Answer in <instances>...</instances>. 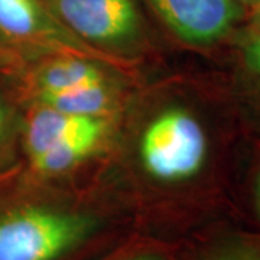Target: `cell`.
<instances>
[{
    "mask_svg": "<svg viewBox=\"0 0 260 260\" xmlns=\"http://www.w3.org/2000/svg\"><path fill=\"white\" fill-rule=\"evenodd\" d=\"M102 229L91 213L25 205L0 214V260H64Z\"/></svg>",
    "mask_w": 260,
    "mask_h": 260,
    "instance_id": "obj_1",
    "label": "cell"
},
{
    "mask_svg": "<svg viewBox=\"0 0 260 260\" xmlns=\"http://www.w3.org/2000/svg\"><path fill=\"white\" fill-rule=\"evenodd\" d=\"M214 153V139L204 120L184 107L160 113L140 140V158L150 177L184 184L203 177Z\"/></svg>",
    "mask_w": 260,
    "mask_h": 260,
    "instance_id": "obj_2",
    "label": "cell"
},
{
    "mask_svg": "<svg viewBox=\"0 0 260 260\" xmlns=\"http://www.w3.org/2000/svg\"><path fill=\"white\" fill-rule=\"evenodd\" d=\"M171 30L188 45L208 48L232 34L243 16L237 0H150Z\"/></svg>",
    "mask_w": 260,
    "mask_h": 260,
    "instance_id": "obj_3",
    "label": "cell"
},
{
    "mask_svg": "<svg viewBox=\"0 0 260 260\" xmlns=\"http://www.w3.org/2000/svg\"><path fill=\"white\" fill-rule=\"evenodd\" d=\"M52 5L75 35L97 44L121 45L139 32L132 0H52Z\"/></svg>",
    "mask_w": 260,
    "mask_h": 260,
    "instance_id": "obj_4",
    "label": "cell"
},
{
    "mask_svg": "<svg viewBox=\"0 0 260 260\" xmlns=\"http://www.w3.org/2000/svg\"><path fill=\"white\" fill-rule=\"evenodd\" d=\"M0 34L22 42L84 48L39 0H0Z\"/></svg>",
    "mask_w": 260,
    "mask_h": 260,
    "instance_id": "obj_5",
    "label": "cell"
},
{
    "mask_svg": "<svg viewBox=\"0 0 260 260\" xmlns=\"http://www.w3.org/2000/svg\"><path fill=\"white\" fill-rule=\"evenodd\" d=\"M100 119L104 117L74 116L41 104V107L29 116L26 124L25 146L29 159L37 158L51 146L91 127Z\"/></svg>",
    "mask_w": 260,
    "mask_h": 260,
    "instance_id": "obj_6",
    "label": "cell"
},
{
    "mask_svg": "<svg viewBox=\"0 0 260 260\" xmlns=\"http://www.w3.org/2000/svg\"><path fill=\"white\" fill-rule=\"evenodd\" d=\"M107 132L106 119H100L91 127L75 133L71 138L47 149L37 158L30 159L35 171L41 174H61L87 159L104 138Z\"/></svg>",
    "mask_w": 260,
    "mask_h": 260,
    "instance_id": "obj_7",
    "label": "cell"
},
{
    "mask_svg": "<svg viewBox=\"0 0 260 260\" xmlns=\"http://www.w3.org/2000/svg\"><path fill=\"white\" fill-rule=\"evenodd\" d=\"M38 99L42 106L83 117H104L113 104L112 90L106 81L61 93L38 94Z\"/></svg>",
    "mask_w": 260,
    "mask_h": 260,
    "instance_id": "obj_8",
    "label": "cell"
},
{
    "mask_svg": "<svg viewBox=\"0 0 260 260\" xmlns=\"http://www.w3.org/2000/svg\"><path fill=\"white\" fill-rule=\"evenodd\" d=\"M102 81H106L104 74L91 62L81 58H62L39 73L38 94L61 93Z\"/></svg>",
    "mask_w": 260,
    "mask_h": 260,
    "instance_id": "obj_9",
    "label": "cell"
},
{
    "mask_svg": "<svg viewBox=\"0 0 260 260\" xmlns=\"http://www.w3.org/2000/svg\"><path fill=\"white\" fill-rule=\"evenodd\" d=\"M195 260H260V233L221 230L200 247Z\"/></svg>",
    "mask_w": 260,
    "mask_h": 260,
    "instance_id": "obj_10",
    "label": "cell"
},
{
    "mask_svg": "<svg viewBox=\"0 0 260 260\" xmlns=\"http://www.w3.org/2000/svg\"><path fill=\"white\" fill-rule=\"evenodd\" d=\"M239 59L243 80L260 113V29H254V32L243 41Z\"/></svg>",
    "mask_w": 260,
    "mask_h": 260,
    "instance_id": "obj_11",
    "label": "cell"
},
{
    "mask_svg": "<svg viewBox=\"0 0 260 260\" xmlns=\"http://www.w3.org/2000/svg\"><path fill=\"white\" fill-rule=\"evenodd\" d=\"M250 203L253 215L260 223V158L257 165H256V169L253 172V178H251Z\"/></svg>",
    "mask_w": 260,
    "mask_h": 260,
    "instance_id": "obj_12",
    "label": "cell"
},
{
    "mask_svg": "<svg viewBox=\"0 0 260 260\" xmlns=\"http://www.w3.org/2000/svg\"><path fill=\"white\" fill-rule=\"evenodd\" d=\"M119 260H172L171 256L164 251L155 250V249H143V250L135 251L132 254H127Z\"/></svg>",
    "mask_w": 260,
    "mask_h": 260,
    "instance_id": "obj_13",
    "label": "cell"
},
{
    "mask_svg": "<svg viewBox=\"0 0 260 260\" xmlns=\"http://www.w3.org/2000/svg\"><path fill=\"white\" fill-rule=\"evenodd\" d=\"M5 129H6V112H5V109L0 106V139L3 138Z\"/></svg>",
    "mask_w": 260,
    "mask_h": 260,
    "instance_id": "obj_14",
    "label": "cell"
},
{
    "mask_svg": "<svg viewBox=\"0 0 260 260\" xmlns=\"http://www.w3.org/2000/svg\"><path fill=\"white\" fill-rule=\"evenodd\" d=\"M253 25L254 28L260 29V3L254 6V12H253Z\"/></svg>",
    "mask_w": 260,
    "mask_h": 260,
    "instance_id": "obj_15",
    "label": "cell"
},
{
    "mask_svg": "<svg viewBox=\"0 0 260 260\" xmlns=\"http://www.w3.org/2000/svg\"><path fill=\"white\" fill-rule=\"evenodd\" d=\"M240 5H249V6H256V5H259L260 3V0H237Z\"/></svg>",
    "mask_w": 260,
    "mask_h": 260,
    "instance_id": "obj_16",
    "label": "cell"
}]
</instances>
